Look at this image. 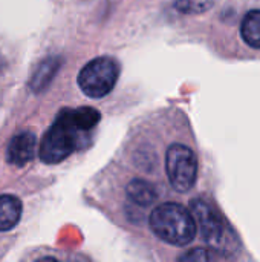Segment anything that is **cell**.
<instances>
[{"label":"cell","instance_id":"6da1fadb","mask_svg":"<svg viewBox=\"0 0 260 262\" xmlns=\"http://www.w3.org/2000/svg\"><path fill=\"white\" fill-rule=\"evenodd\" d=\"M190 212L199 226L204 243L221 258H231L239 253L241 239L219 209L207 198L198 196L190 201Z\"/></svg>","mask_w":260,"mask_h":262},{"label":"cell","instance_id":"7a4b0ae2","mask_svg":"<svg viewBox=\"0 0 260 262\" xmlns=\"http://www.w3.org/2000/svg\"><path fill=\"white\" fill-rule=\"evenodd\" d=\"M150 229L161 241L175 247L190 244L198 233L195 216L178 203L159 204L150 215Z\"/></svg>","mask_w":260,"mask_h":262},{"label":"cell","instance_id":"3957f363","mask_svg":"<svg viewBox=\"0 0 260 262\" xmlns=\"http://www.w3.org/2000/svg\"><path fill=\"white\" fill-rule=\"evenodd\" d=\"M83 134L84 132L74 124L69 109H63L40 143V160L46 164L61 163L78 149L81 141H84Z\"/></svg>","mask_w":260,"mask_h":262},{"label":"cell","instance_id":"277c9868","mask_svg":"<svg viewBox=\"0 0 260 262\" xmlns=\"http://www.w3.org/2000/svg\"><path fill=\"white\" fill-rule=\"evenodd\" d=\"M166 172L176 192H190L198 180V157L193 149L182 143H173L166 154Z\"/></svg>","mask_w":260,"mask_h":262},{"label":"cell","instance_id":"5b68a950","mask_svg":"<svg viewBox=\"0 0 260 262\" xmlns=\"http://www.w3.org/2000/svg\"><path fill=\"white\" fill-rule=\"evenodd\" d=\"M120 66L112 57H97L90 60L78 74L80 89L90 98L106 97L116 84Z\"/></svg>","mask_w":260,"mask_h":262},{"label":"cell","instance_id":"8992f818","mask_svg":"<svg viewBox=\"0 0 260 262\" xmlns=\"http://www.w3.org/2000/svg\"><path fill=\"white\" fill-rule=\"evenodd\" d=\"M37 152V138L32 132L23 130L12 137L6 150V160L9 164L14 166H25L28 164Z\"/></svg>","mask_w":260,"mask_h":262},{"label":"cell","instance_id":"52a82bcc","mask_svg":"<svg viewBox=\"0 0 260 262\" xmlns=\"http://www.w3.org/2000/svg\"><path fill=\"white\" fill-rule=\"evenodd\" d=\"M126 193H127V198L135 203L136 206H141V207H149L152 206L156 198H158V190L156 187L146 181V180H132L127 187H126Z\"/></svg>","mask_w":260,"mask_h":262},{"label":"cell","instance_id":"ba28073f","mask_svg":"<svg viewBox=\"0 0 260 262\" xmlns=\"http://www.w3.org/2000/svg\"><path fill=\"white\" fill-rule=\"evenodd\" d=\"M21 218V203L17 196L0 195V232L14 229Z\"/></svg>","mask_w":260,"mask_h":262},{"label":"cell","instance_id":"9c48e42d","mask_svg":"<svg viewBox=\"0 0 260 262\" xmlns=\"http://www.w3.org/2000/svg\"><path fill=\"white\" fill-rule=\"evenodd\" d=\"M60 64H61L60 57H48L46 60H43L32 75V80L29 83L31 89L34 92H43L49 86L55 74L58 72Z\"/></svg>","mask_w":260,"mask_h":262},{"label":"cell","instance_id":"30bf717a","mask_svg":"<svg viewBox=\"0 0 260 262\" xmlns=\"http://www.w3.org/2000/svg\"><path fill=\"white\" fill-rule=\"evenodd\" d=\"M241 37L253 49H260V9H251L241 23Z\"/></svg>","mask_w":260,"mask_h":262},{"label":"cell","instance_id":"8fae6325","mask_svg":"<svg viewBox=\"0 0 260 262\" xmlns=\"http://www.w3.org/2000/svg\"><path fill=\"white\" fill-rule=\"evenodd\" d=\"M69 112H70V118H72L74 124H75L80 130H83V132H87V130H90V129H93V127L98 124L100 118H101L100 112H98L97 109L90 107V106H83V107H77V109H69Z\"/></svg>","mask_w":260,"mask_h":262},{"label":"cell","instance_id":"7c38bea8","mask_svg":"<svg viewBox=\"0 0 260 262\" xmlns=\"http://www.w3.org/2000/svg\"><path fill=\"white\" fill-rule=\"evenodd\" d=\"M215 0H175V9L185 15L204 14L211 9Z\"/></svg>","mask_w":260,"mask_h":262},{"label":"cell","instance_id":"4fadbf2b","mask_svg":"<svg viewBox=\"0 0 260 262\" xmlns=\"http://www.w3.org/2000/svg\"><path fill=\"white\" fill-rule=\"evenodd\" d=\"M219 256L211 252V250H207V249H193L184 255L179 256V261H215L218 259Z\"/></svg>","mask_w":260,"mask_h":262}]
</instances>
